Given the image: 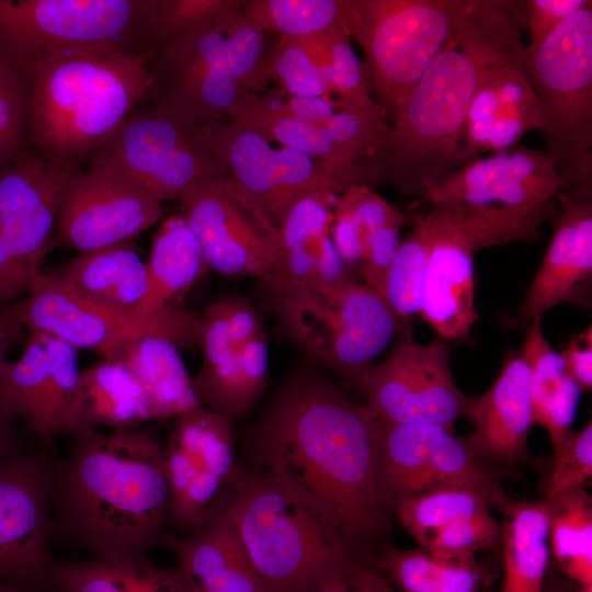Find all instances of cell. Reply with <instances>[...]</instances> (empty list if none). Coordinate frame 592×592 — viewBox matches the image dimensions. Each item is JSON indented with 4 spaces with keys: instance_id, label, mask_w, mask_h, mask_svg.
I'll return each instance as SVG.
<instances>
[{
    "instance_id": "obj_43",
    "label": "cell",
    "mask_w": 592,
    "mask_h": 592,
    "mask_svg": "<svg viewBox=\"0 0 592 592\" xmlns=\"http://www.w3.org/2000/svg\"><path fill=\"white\" fill-rule=\"evenodd\" d=\"M428 243L419 220L399 242L386 274L382 297L403 325L421 308L422 286L428 261Z\"/></svg>"
},
{
    "instance_id": "obj_55",
    "label": "cell",
    "mask_w": 592,
    "mask_h": 592,
    "mask_svg": "<svg viewBox=\"0 0 592 592\" xmlns=\"http://www.w3.org/2000/svg\"><path fill=\"white\" fill-rule=\"evenodd\" d=\"M24 328L13 318L9 307L0 316V357H8L10 350L24 341Z\"/></svg>"
},
{
    "instance_id": "obj_36",
    "label": "cell",
    "mask_w": 592,
    "mask_h": 592,
    "mask_svg": "<svg viewBox=\"0 0 592 592\" xmlns=\"http://www.w3.org/2000/svg\"><path fill=\"white\" fill-rule=\"evenodd\" d=\"M503 515V584L499 592H542L548 565V511L544 500H514Z\"/></svg>"
},
{
    "instance_id": "obj_14",
    "label": "cell",
    "mask_w": 592,
    "mask_h": 592,
    "mask_svg": "<svg viewBox=\"0 0 592 592\" xmlns=\"http://www.w3.org/2000/svg\"><path fill=\"white\" fill-rule=\"evenodd\" d=\"M195 345L203 355L192 384L202 406L232 421L247 415L267 385L269 339L250 299L226 296L197 315Z\"/></svg>"
},
{
    "instance_id": "obj_46",
    "label": "cell",
    "mask_w": 592,
    "mask_h": 592,
    "mask_svg": "<svg viewBox=\"0 0 592 592\" xmlns=\"http://www.w3.org/2000/svg\"><path fill=\"white\" fill-rule=\"evenodd\" d=\"M242 0H156V48L204 30L242 8Z\"/></svg>"
},
{
    "instance_id": "obj_15",
    "label": "cell",
    "mask_w": 592,
    "mask_h": 592,
    "mask_svg": "<svg viewBox=\"0 0 592 592\" xmlns=\"http://www.w3.org/2000/svg\"><path fill=\"white\" fill-rule=\"evenodd\" d=\"M179 214L195 235L204 264L234 277L270 282L278 267V226L228 175L193 187L179 201Z\"/></svg>"
},
{
    "instance_id": "obj_34",
    "label": "cell",
    "mask_w": 592,
    "mask_h": 592,
    "mask_svg": "<svg viewBox=\"0 0 592 592\" xmlns=\"http://www.w3.org/2000/svg\"><path fill=\"white\" fill-rule=\"evenodd\" d=\"M231 122L253 130L269 140L301 151L340 179L354 186V162L312 124L298 118L253 92L243 95L228 116Z\"/></svg>"
},
{
    "instance_id": "obj_39",
    "label": "cell",
    "mask_w": 592,
    "mask_h": 592,
    "mask_svg": "<svg viewBox=\"0 0 592 592\" xmlns=\"http://www.w3.org/2000/svg\"><path fill=\"white\" fill-rule=\"evenodd\" d=\"M242 10L264 33L306 37L330 30L350 33L352 0H249Z\"/></svg>"
},
{
    "instance_id": "obj_11",
    "label": "cell",
    "mask_w": 592,
    "mask_h": 592,
    "mask_svg": "<svg viewBox=\"0 0 592 592\" xmlns=\"http://www.w3.org/2000/svg\"><path fill=\"white\" fill-rule=\"evenodd\" d=\"M539 128L558 177L592 163V2L524 49Z\"/></svg>"
},
{
    "instance_id": "obj_48",
    "label": "cell",
    "mask_w": 592,
    "mask_h": 592,
    "mask_svg": "<svg viewBox=\"0 0 592 592\" xmlns=\"http://www.w3.org/2000/svg\"><path fill=\"white\" fill-rule=\"evenodd\" d=\"M30 86L0 56V141L15 151L29 146Z\"/></svg>"
},
{
    "instance_id": "obj_5",
    "label": "cell",
    "mask_w": 592,
    "mask_h": 592,
    "mask_svg": "<svg viewBox=\"0 0 592 592\" xmlns=\"http://www.w3.org/2000/svg\"><path fill=\"white\" fill-rule=\"evenodd\" d=\"M231 520L266 592H310L363 555L328 515L266 470L237 464L224 486Z\"/></svg>"
},
{
    "instance_id": "obj_23",
    "label": "cell",
    "mask_w": 592,
    "mask_h": 592,
    "mask_svg": "<svg viewBox=\"0 0 592 592\" xmlns=\"http://www.w3.org/2000/svg\"><path fill=\"white\" fill-rule=\"evenodd\" d=\"M559 185L546 152L516 144L444 173L421 201L519 208L550 202Z\"/></svg>"
},
{
    "instance_id": "obj_24",
    "label": "cell",
    "mask_w": 592,
    "mask_h": 592,
    "mask_svg": "<svg viewBox=\"0 0 592 592\" xmlns=\"http://www.w3.org/2000/svg\"><path fill=\"white\" fill-rule=\"evenodd\" d=\"M556 196L561 212L516 326H527L558 304L582 308L592 304V198Z\"/></svg>"
},
{
    "instance_id": "obj_57",
    "label": "cell",
    "mask_w": 592,
    "mask_h": 592,
    "mask_svg": "<svg viewBox=\"0 0 592 592\" xmlns=\"http://www.w3.org/2000/svg\"><path fill=\"white\" fill-rule=\"evenodd\" d=\"M16 151L0 141V169L11 159Z\"/></svg>"
},
{
    "instance_id": "obj_12",
    "label": "cell",
    "mask_w": 592,
    "mask_h": 592,
    "mask_svg": "<svg viewBox=\"0 0 592 592\" xmlns=\"http://www.w3.org/2000/svg\"><path fill=\"white\" fill-rule=\"evenodd\" d=\"M78 171L76 162L52 163L31 146L0 169V309L45 273L61 200Z\"/></svg>"
},
{
    "instance_id": "obj_35",
    "label": "cell",
    "mask_w": 592,
    "mask_h": 592,
    "mask_svg": "<svg viewBox=\"0 0 592 592\" xmlns=\"http://www.w3.org/2000/svg\"><path fill=\"white\" fill-rule=\"evenodd\" d=\"M80 409L86 424L107 430L155 420L147 391L116 360H101L80 371Z\"/></svg>"
},
{
    "instance_id": "obj_7",
    "label": "cell",
    "mask_w": 592,
    "mask_h": 592,
    "mask_svg": "<svg viewBox=\"0 0 592 592\" xmlns=\"http://www.w3.org/2000/svg\"><path fill=\"white\" fill-rule=\"evenodd\" d=\"M548 215L549 203L519 208L431 204L419 219L429 250L419 314L440 338L469 340L479 319L476 252L537 240Z\"/></svg>"
},
{
    "instance_id": "obj_21",
    "label": "cell",
    "mask_w": 592,
    "mask_h": 592,
    "mask_svg": "<svg viewBox=\"0 0 592 592\" xmlns=\"http://www.w3.org/2000/svg\"><path fill=\"white\" fill-rule=\"evenodd\" d=\"M205 143L231 178L278 226L303 194L326 189L340 194L344 183L308 155L274 148L262 135L226 118L205 122Z\"/></svg>"
},
{
    "instance_id": "obj_16",
    "label": "cell",
    "mask_w": 592,
    "mask_h": 592,
    "mask_svg": "<svg viewBox=\"0 0 592 592\" xmlns=\"http://www.w3.org/2000/svg\"><path fill=\"white\" fill-rule=\"evenodd\" d=\"M379 463L383 489L394 513L405 498L443 487L470 490L504 514L515 499L491 465L475 457L463 439L439 424L382 422Z\"/></svg>"
},
{
    "instance_id": "obj_45",
    "label": "cell",
    "mask_w": 592,
    "mask_h": 592,
    "mask_svg": "<svg viewBox=\"0 0 592 592\" xmlns=\"http://www.w3.org/2000/svg\"><path fill=\"white\" fill-rule=\"evenodd\" d=\"M275 80L282 91L306 98L332 96L304 37L280 36L265 54L261 81Z\"/></svg>"
},
{
    "instance_id": "obj_51",
    "label": "cell",
    "mask_w": 592,
    "mask_h": 592,
    "mask_svg": "<svg viewBox=\"0 0 592 592\" xmlns=\"http://www.w3.org/2000/svg\"><path fill=\"white\" fill-rule=\"evenodd\" d=\"M310 592H396L374 561L363 560L337 573Z\"/></svg>"
},
{
    "instance_id": "obj_52",
    "label": "cell",
    "mask_w": 592,
    "mask_h": 592,
    "mask_svg": "<svg viewBox=\"0 0 592 592\" xmlns=\"http://www.w3.org/2000/svg\"><path fill=\"white\" fill-rule=\"evenodd\" d=\"M567 374L581 390L592 388V329L587 328L573 337L560 353Z\"/></svg>"
},
{
    "instance_id": "obj_3",
    "label": "cell",
    "mask_w": 592,
    "mask_h": 592,
    "mask_svg": "<svg viewBox=\"0 0 592 592\" xmlns=\"http://www.w3.org/2000/svg\"><path fill=\"white\" fill-rule=\"evenodd\" d=\"M170 490L162 446L137 426L86 425L57 460L50 489L52 542L117 562L168 548Z\"/></svg>"
},
{
    "instance_id": "obj_30",
    "label": "cell",
    "mask_w": 592,
    "mask_h": 592,
    "mask_svg": "<svg viewBox=\"0 0 592 592\" xmlns=\"http://www.w3.org/2000/svg\"><path fill=\"white\" fill-rule=\"evenodd\" d=\"M58 273L99 307L127 319L151 320L144 316L149 293L147 264L130 241L79 253Z\"/></svg>"
},
{
    "instance_id": "obj_49",
    "label": "cell",
    "mask_w": 592,
    "mask_h": 592,
    "mask_svg": "<svg viewBox=\"0 0 592 592\" xmlns=\"http://www.w3.org/2000/svg\"><path fill=\"white\" fill-rule=\"evenodd\" d=\"M502 536V524L488 511L439 531L424 548L475 554L500 547Z\"/></svg>"
},
{
    "instance_id": "obj_2",
    "label": "cell",
    "mask_w": 592,
    "mask_h": 592,
    "mask_svg": "<svg viewBox=\"0 0 592 592\" xmlns=\"http://www.w3.org/2000/svg\"><path fill=\"white\" fill-rule=\"evenodd\" d=\"M522 5L523 1L468 0L455 35L355 168V185H388L422 200L444 173L466 164L465 123L485 70L524 53Z\"/></svg>"
},
{
    "instance_id": "obj_20",
    "label": "cell",
    "mask_w": 592,
    "mask_h": 592,
    "mask_svg": "<svg viewBox=\"0 0 592 592\" xmlns=\"http://www.w3.org/2000/svg\"><path fill=\"white\" fill-rule=\"evenodd\" d=\"M0 407L22 420L42 447L76 434L86 422L80 409L77 350L39 331H27L20 357L10 362L0 385Z\"/></svg>"
},
{
    "instance_id": "obj_40",
    "label": "cell",
    "mask_w": 592,
    "mask_h": 592,
    "mask_svg": "<svg viewBox=\"0 0 592 592\" xmlns=\"http://www.w3.org/2000/svg\"><path fill=\"white\" fill-rule=\"evenodd\" d=\"M168 439L227 483L237 466L232 420L202 405L174 418Z\"/></svg>"
},
{
    "instance_id": "obj_10",
    "label": "cell",
    "mask_w": 592,
    "mask_h": 592,
    "mask_svg": "<svg viewBox=\"0 0 592 592\" xmlns=\"http://www.w3.org/2000/svg\"><path fill=\"white\" fill-rule=\"evenodd\" d=\"M468 0H352L351 38L369 92L392 123L430 64L457 32Z\"/></svg>"
},
{
    "instance_id": "obj_1",
    "label": "cell",
    "mask_w": 592,
    "mask_h": 592,
    "mask_svg": "<svg viewBox=\"0 0 592 592\" xmlns=\"http://www.w3.org/2000/svg\"><path fill=\"white\" fill-rule=\"evenodd\" d=\"M382 422L305 360L281 382L246 443L252 467L332 519L373 560L394 515L382 482Z\"/></svg>"
},
{
    "instance_id": "obj_28",
    "label": "cell",
    "mask_w": 592,
    "mask_h": 592,
    "mask_svg": "<svg viewBox=\"0 0 592 592\" xmlns=\"http://www.w3.org/2000/svg\"><path fill=\"white\" fill-rule=\"evenodd\" d=\"M337 193L326 189L299 196L278 224L281 258L270 286L329 284L354 277L331 238Z\"/></svg>"
},
{
    "instance_id": "obj_4",
    "label": "cell",
    "mask_w": 592,
    "mask_h": 592,
    "mask_svg": "<svg viewBox=\"0 0 592 592\" xmlns=\"http://www.w3.org/2000/svg\"><path fill=\"white\" fill-rule=\"evenodd\" d=\"M153 52H75L29 76V145L52 163L88 158L145 100Z\"/></svg>"
},
{
    "instance_id": "obj_18",
    "label": "cell",
    "mask_w": 592,
    "mask_h": 592,
    "mask_svg": "<svg viewBox=\"0 0 592 592\" xmlns=\"http://www.w3.org/2000/svg\"><path fill=\"white\" fill-rule=\"evenodd\" d=\"M55 448L0 462V581L27 592H55L49 569L50 489Z\"/></svg>"
},
{
    "instance_id": "obj_54",
    "label": "cell",
    "mask_w": 592,
    "mask_h": 592,
    "mask_svg": "<svg viewBox=\"0 0 592 592\" xmlns=\"http://www.w3.org/2000/svg\"><path fill=\"white\" fill-rule=\"evenodd\" d=\"M16 419L0 407V462L25 453Z\"/></svg>"
},
{
    "instance_id": "obj_38",
    "label": "cell",
    "mask_w": 592,
    "mask_h": 592,
    "mask_svg": "<svg viewBox=\"0 0 592 592\" xmlns=\"http://www.w3.org/2000/svg\"><path fill=\"white\" fill-rule=\"evenodd\" d=\"M546 503L548 543L557 562L568 578L592 587L591 494L583 487H573Z\"/></svg>"
},
{
    "instance_id": "obj_13",
    "label": "cell",
    "mask_w": 592,
    "mask_h": 592,
    "mask_svg": "<svg viewBox=\"0 0 592 592\" xmlns=\"http://www.w3.org/2000/svg\"><path fill=\"white\" fill-rule=\"evenodd\" d=\"M204 130L205 122L150 104L136 107L89 157L119 168L160 202L179 201L201 183L228 175Z\"/></svg>"
},
{
    "instance_id": "obj_56",
    "label": "cell",
    "mask_w": 592,
    "mask_h": 592,
    "mask_svg": "<svg viewBox=\"0 0 592 592\" xmlns=\"http://www.w3.org/2000/svg\"><path fill=\"white\" fill-rule=\"evenodd\" d=\"M542 592H592V587H583L568 578V581L554 588L543 589Z\"/></svg>"
},
{
    "instance_id": "obj_37",
    "label": "cell",
    "mask_w": 592,
    "mask_h": 592,
    "mask_svg": "<svg viewBox=\"0 0 592 592\" xmlns=\"http://www.w3.org/2000/svg\"><path fill=\"white\" fill-rule=\"evenodd\" d=\"M274 102L287 113L316 126L357 167L372 151L388 126L383 110L348 109L338 98H306L275 92Z\"/></svg>"
},
{
    "instance_id": "obj_26",
    "label": "cell",
    "mask_w": 592,
    "mask_h": 592,
    "mask_svg": "<svg viewBox=\"0 0 592 592\" xmlns=\"http://www.w3.org/2000/svg\"><path fill=\"white\" fill-rule=\"evenodd\" d=\"M168 548L191 592H266L231 520L225 487L201 520Z\"/></svg>"
},
{
    "instance_id": "obj_19",
    "label": "cell",
    "mask_w": 592,
    "mask_h": 592,
    "mask_svg": "<svg viewBox=\"0 0 592 592\" xmlns=\"http://www.w3.org/2000/svg\"><path fill=\"white\" fill-rule=\"evenodd\" d=\"M69 181L58 210L56 246L78 253L130 241L162 216L161 202L114 164L88 157Z\"/></svg>"
},
{
    "instance_id": "obj_47",
    "label": "cell",
    "mask_w": 592,
    "mask_h": 592,
    "mask_svg": "<svg viewBox=\"0 0 592 592\" xmlns=\"http://www.w3.org/2000/svg\"><path fill=\"white\" fill-rule=\"evenodd\" d=\"M592 480V422L580 431H571L554 447L551 470L544 501L573 487H588Z\"/></svg>"
},
{
    "instance_id": "obj_9",
    "label": "cell",
    "mask_w": 592,
    "mask_h": 592,
    "mask_svg": "<svg viewBox=\"0 0 592 592\" xmlns=\"http://www.w3.org/2000/svg\"><path fill=\"white\" fill-rule=\"evenodd\" d=\"M156 0H0V56L32 67L75 52H153Z\"/></svg>"
},
{
    "instance_id": "obj_50",
    "label": "cell",
    "mask_w": 592,
    "mask_h": 592,
    "mask_svg": "<svg viewBox=\"0 0 592 592\" xmlns=\"http://www.w3.org/2000/svg\"><path fill=\"white\" fill-rule=\"evenodd\" d=\"M591 3L590 0H526L525 27L528 31L526 48L535 49L549 37L573 12Z\"/></svg>"
},
{
    "instance_id": "obj_33",
    "label": "cell",
    "mask_w": 592,
    "mask_h": 592,
    "mask_svg": "<svg viewBox=\"0 0 592 592\" xmlns=\"http://www.w3.org/2000/svg\"><path fill=\"white\" fill-rule=\"evenodd\" d=\"M146 264L149 293L144 316L153 319L180 306L204 264L201 246L179 213L160 226Z\"/></svg>"
},
{
    "instance_id": "obj_25",
    "label": "cell",
    "mask_w": 592,
    "mask_h": 592,
    "mask_svg": "<svg viewBox=\"0 0 592 592\" xmlns=\"http://www.w3.org/2000/svg\"><path fill=\"white\" fill-rule=\"evenodd\" d=\"M405 223L403 213L365 185L348 187L332 207L330 231L339 255L352 275L380 296Z\"/></svg>"
},
{
    "instance_id": "obj_59",
    "label": "cell",
    "mask_w": 592,
    "mask_h": 592,
    "mask_svg": "<svg viewBox=\"0 0 592 592\" xmlns=\"http://www.w3.org/2000/svg\"><path fill=\"white\" fill-rule=\"evenodd\" d=\"M9 357H0V385L10 364Z\"/></svg>"
},
{
    "instance_id": "obj_60",
    "label": "cell",
    "mask_w": 592,
    "mask_h": 592,
    "mask_svg": "<svg viewBox=\"0 0 592 592\" xmlns=\"http://www.w3.org/2000/svg\"><path fill=\"white\" fill-rule=\"evenodd\" d=\"M3 310H4V307L0 309V316L2 315Z\"/></svg>"
},
{
    "instance_id": "obj_31",
    "label": "cell",
    "mask_w": 592,
    "mask_h": 592,
    "mask_svg": "<svg viewBox=\"0 0 592 592\" xmlns=\"http://www.w3.org/2000/svg\"><path fill=\"white\" fill-rule=\"evenodd\" d=\"M376 568L402 592H482L491 579L475 554L384 546Z\"/></svg>"
},
{
    "instance_id": "obj_22",
    "label": "cell",
    "mask_w": 592,
    "mask_h": 592,
    "mask_svg": "<svg viewBox=\"0 0 592 592\" xmlns=\"http://www.w3.org/2000/svg\"><path fill=\"white\" fill-rule=\"evenodd\" d=\"M8 307L25 330L55 337L77 351L95 352L101 360H109L137 334L187 327L197 318L179 306L151 320L127 319L80 296L59 273H44L24 297Z\"/></svg>"
},
{
    "instance_id": "obj_27",
    "label": "cell",
    "mask_w": 592,
    "mask_h": 592,
    "mask_svg": "<svg viewBox=\"0 0 592 592\" xmlns=\"http://www.w3.org/2000/svg\"><path fill=\"white\" fill-rule=\"evenodd\" d=\"M469 420L475 430L463 441L475 457L489 465L527 459L534 421L530 369L521 352L506 356L491 387L476 399Z\"/></svg>"
},
{
    "instance_id": "obj_32",
    "label": "cell",
    "mask_w": 592,
    "mask_h": 592,
    "mask_svg": "<svg viewBox=\"0 0 592 592\" xmlns=\"http://www.w3.org/2000/svg\"><path fill=\"white\" fill-rule=\"evenodd\" d=\"M521 353L530 369L533 421L547 430L555 447L572 431L582 390L544 337L542 318L527 325Z\"/></svg>"
},
{
    "instance_id": "obj_17",
    "label": "cell",
    "mask_w": 592,
    "mask_h": 592,
    "mask_svg": "<svg viewBox=\"0 0 592 592\" xmlns=\"http://www.w3.org/2000/svg\"><path fill=\"white\" fill-rule=\"evenodd\" d=\"M360 390L385 423L439 424L453 431L458 418L469 420L477 399L457 387L446 340L420 344L410 327L389 356L373 365Z\"/></svg>"
},
{
    "instance_id": "obj_42",
    "label": "cell",
    "mask_w": 592,
    "mask_h": 592,
    "mask_svg": "<svg viewBox=\"0 0 592 592\" xmlns=\"http://www.w3.org/2000/svg\"><path fill=\"white\" fill-rule=\"evenodd\" d=\"M332 94L349 109H369L376 103L369 92L363 64L353 50L351 35L330 30L304 37Z\"/></svg>"
},
{
    "instance_id": "obj_29",
    "label": "cell",
    "mask_w": 592,
    "mask_h": 592,
    "mask_svg": "<svg viewBox=\"0 0 592 592\" xmlns=\"http://www.w3.org/2000/svg\"><path fill=\"white\" fill-rule=\"evenodd\" d=\"M196 321L187 327L137 334L109 358L122 362L137 377L148 394L155 420L174 418L201 405L179 352L196 346Z\"/></svg>"
},
{
    "instance_id": "obj_41",
    "label": "cell",
    "mask_w": 592,
    "mask_h": 592,
    "mask_svg": "<svg viewBox=\"0 0 592 592\" xmlns=\"http://www.w3.org/2000/svg\"><path fill=\"white\" fill-rule=\"evenodd\" d=\"M489 506L476 492L443 487L402 499L395 506L394 515L418 547H425L439 531L488 512Z\"/></svg>"
},
{
    "instance_id": "obj_6",
    "label": "cell",
    "mask_w": 592,
    "mask_h": 592,
    "mask_svg": "<svg viewBox=\"0 0 592 592\" xmlns=\"http://www.w3.org/2000/svg\"><path fill=\"white\" fill-rule=\"evenodd\" d=\"M282 332L323 371L360 389L375 357L406 330L376 292L356 281L297 286L261 284Z\"/></svg>"
},
{
    "instance_id": "obj_58",
    "label": "cell",
    "mask_w": 592,
    "mask_h": 592,
    "mask_svg": "<svg viewBox=\"0 0 592 592\" xmlns=\"http://www.w3.org/2000/svg\"><path fill=\"white\" fill-rule=\"evenodd\" d=\"M0 592H27V591L16 585H12V584L0 581Z\"/></svg>"
},
{
    "instance_id": "obj_53",
    "label": "cell",
    "mask_w": 592,
    "mask_h": 592,
    "mask_svg": "<svg viewBox=\"0 0 592 592\" xmlns=\"http://www.w3.org/2000/svg\"><path fill=\"white\" fill-rule=\"evenodd\" d=\"M137 592H191V590L177 565L173 568H159L150 563Z\"/></svg>"
},
{
    "instance_id": "obj_8",
    "label": "cell",
    "mask_w": 592,
    "mask_h": 592,
    "mask_svg": "<svg viewBox=\"0 0 592 592\" xmlns=\"http://www.w3.org/2000/svg\"><path fill=\"white\" fill-rule=\"evenodd\" d=\"M264 58L265 33L241 8L156 48L145 100L201 122L224 121L262 82Z\"/></svg>"
},
{
    "instance_id": "obj_44",
    "label": "cell",
    "mask_w": 592,
    "mask_h": 592,
    "mask_svg": "<svg viewBox=\"0 0 592 592\" xmlns=\"http://www.w3.org/2000/svg\"><path fill=\"white\" fill-rule=\"evenodd\" d=\"M150 562L103 558L66 561L54 558L49 576L55 592H137Z\"/></svg>"
}]
</instances>
